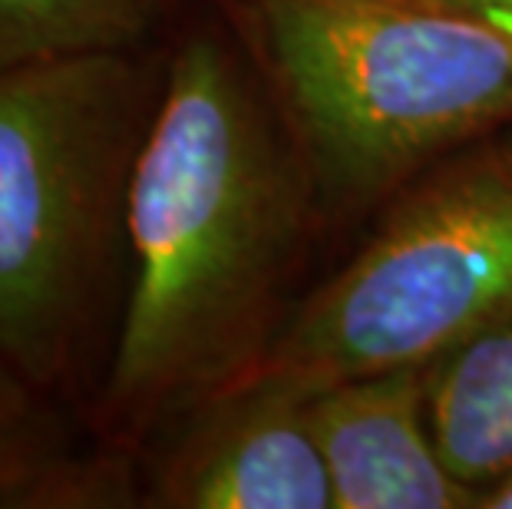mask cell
<instances>
[{
  "mask_svg": "<svg viewBox=\"0 0 512 509\" xmlns=\"http://www.w3.org/2000/svg\"><path fill=\"white\" fill-rule=\"evenodd\" d=\"M298 166L225 37L192 30L166 60L129 182V275L100 420L143 433L238 381L301 235Z\"/></svg>",
  "mask_w": 512,
  "mask_h": 509,
  "instance_id": "obj_1",
  "label": "cell"
},
{
  "mask_svg": "<svg viewBox=\"0 0 512 509\" xmlns=\"http://www.w3.org/2000/svg\"><path fill=\"white\" fill-rule=\"evenodd\" d=\"M166 67L136 50L0 70V371L67 404L90 371Z\"/></svg>",
  "mask_w": 512,
  "mask_h": 509,
  "instance_id": "obj_2",
  "label": "cell"
},
{
  "mask_svg": "<svg viewBox=\"0 0 512 509\" xmlns=\"http://www.w3.org/2000/svg\"><path fill=\"white\" fill-rule=\"evenodd\" d=\"M324 186L374 196L512 123V20L423 0H248Z\"/></svg>",
  "mask_w": 512,
  "mask_h": 509,
  "instance_id": "obj_3",
  "label": "cell"
},
{
  "mask_svg": "<svg viewBox=\"0 0 512 509\" xmlns=\"http://www.w3.org/2000/svg\"><path fill=\"white\" fill-rule=\"evenodd\" d=\"M512 311V159H470L423 186L304 301L255 367L304 391L437 364Z\"/></svg>",
  "mask_w": 512,
  "mask_h": 509,
  "instance_id": "obj_4",
  "label": "cell"
},
{
  "mask_svg": "<svg viewBox=\"0 0 512 509\" xmlns=\"http://www.w3.org/2000/svg\"><path fill=\"white\" fill-rule=\"evenodd\" d=\"M308 397L294 381L252 367L185 414L159 463L152 506L172 509H334Z\"/></svg>",
  "mask_w": 512,
  "mask_h": 509,
  "instance_id": "obj_5",
  "label": "cell"
},
{
  "mask_svg": "<svg viewBox=\"0 0 512 509\" xmlns=\"http://www.w3.org/2000/svg\"><path fill=\"white\" fill-rule=\"evenodd\" d=\"M430 367H394L311 391L308 414L334 486V509H466L430 420Z\"/></svg>",
  "mask_w": 512,
  "mask_h": 509,
  "instance_id": "obj_6",
  "label": "cell"
},
{
  "mask_svg": "<svg viewBox=\"0 0 512 509\" xmlns=\"http://www.w3.org/2000/svg\"><path fill=\"white\" fill-rule=\"evenodd\" d=\"M430 420L443 463L483 490L512 463V311L430 367Z\"/></svg>",
  "mask_w": 512,
  "mask_h": 509,
  "instance_id": "obj_7",
  "label": "cell"
},
{
  "mask_svg": "<svg viewBox=\"0 0 512 509\" xmlns=\"http://www.w3.org/2000/svg\"><path fill=\"white\" fill-rule=\"evenodd\" d=\"M96 476L76 457L57 400L0 371V509L93 503Z\"/></svg>",
  "mask_w": 512,
  "mask_h": 509,
  "instance_id": "obj_8",
  "label": "cell"
},
{
  "mask_svg": "<svg viewBox=\"0 0 512 509\" xmlns=\"http://www.w3.org/2000/svg\"><path fill=\"white\" fill-rule=\"evenodd\" d=\"M156 14L159 0H0V70L136 50Z\"/></svg>",
  "mask_w": 512,
  "mask_h": 509,
  "instance_id": "obj_9",
  "label": "cell"
},
{
  "mask_svg": "<svg viewBox=\"0 0 512 509\" xmlns=\"http://www.w3.org/2000/svg\"><path fill=\"white\" fill-rule=\"evenodd\" d=\"M423 4H437V7L463 10V14H479V17L512 20V0H423Z\"/></svg>",
  "mask_w": 512,
  "mask_h": 509,
  "instance_id": "obj_10",
  "label": "cell"
},
{
  "mask_svg": "<svg viewBox=\"0 0 512 509\" xmlns=\"http://www.w3.org/2000/svg\"><path fill=\"white\" fill-rule=\"evenodd\" d=\"M476 506L512 509V463H509V470H503L493 483H486L483 490H479V503Z\"/></svg>",
  "mask_w": 512,
  "mask_h": 509,
  "instance_id": "obj_11",
  "label": "cell"
},
{
  "mask_svg": "<svg viewBox=\"0 0 512 509\" xmlns=\"http://www.w3.org/2000/svg\"><path fill=\"white\" fill-rule=\"evenodd\" d=\"M499 149H503V153H506V156L512 159V136H509V139H506V143H503V146H499Z\"/></svg>",
  "mask_w": 512,
  "mask_h": 509,
  "instance_id": "obj_12",
  "label": "cell"
}]
</instances>
